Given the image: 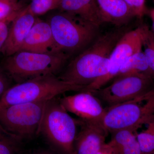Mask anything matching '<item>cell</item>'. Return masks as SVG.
Masks as SVG:
<instances>
[{
    "label": "cell",
    "mask_w": 154,
    "mask_h": 154,
    "mask_svg": "<svg viewBox=\"0 0 154 154\" xmlns=\"http://www.w3.org/2000/svg\"><path fill=\"white\" fill-rule=\"evenodd\" d=\"M127 31L119 28L100 36L66 66L60 79L85 88L105 75L111 52Z\"/></svg>",
    "instance_id": "cell-1"
},
{
    "label": "cell",
    "mask_w": 154,
    "mask_h": 154,
    "mask_svg": "<svg viewBox=\"0 0 154 154\" xmlns=\"http://www.w3.org/2000/svg\"><path fill=\"white\" fill-rule=\"evenodd\" d=\"M69 55L62 52L40 53L19 51L6 57L2 68L17 83L42 76L61 72Z\"/></svg>",
    "instance_id": "cell-2"
},
{
    "label": "cell",
    "mask_w": 154,
    "mask_h": 154,
    "mask_svg": "<svg viewBox=\"0 0 154 154\" xmlns=\"http://www.w3.org/2000/svg\"><path fill=\"white\" fill-rule=\"evenodd\" d=\"M85 88L57 75L36 77L10 87L0 98V110L17 104L49 100L70 91L80 92Z\"/></svg>",
    "instance_id": "cell-3"
},
{
    "label": "cell",
    "mask_w": 154,
    "mask_h": 154,
    "mask_svg": "<svg viewBox=\"0 0 154 154\" xmlns=\"http://www.w3.org/2000/svg\"><path fill=\"white\" fill-rule=\"evenodd\" d=\"M59 97L56 96L48 101L38 134L42 135L60 153L74 154L78 121L64 108Z\"/></svg>",
    "instance_id": "cell-4"
},
{
    "label": "cell",
    "mask_w": 154,
    "mask_h": 154,
    "mask_svg": "<svg viewBox=\"0 0 154 154\" xmlns=\"http://www.w3.org/2000/svg\"><path fill=\"white\" fill-rule=\"evenodd\" d=\"M106 108L102 123L108 132L125 129L137 131L154 119V88L134 99Z\"/></svg>",
    "instance_id": "cell-5"
},
{
    "label": "cell",
    "mask_w": 154,
    "mask_h": 154,
    "mask_svg": "<svg viewBox=\"0 0 154 154\" xmlns=\"http://www.w3.org/2000/svg\"><path fill=\"white\" fill-rule=\"evenodd\" d=\"M58 52L69 54L79 51L93 41L98 28L66 13L53 14L47 20Z\"/></svg>",
    "instance_id": "cell-6"
},
{
    "label": "cell",
    "mask_w": 154,
    "mask_h": 154,
    "mask_svg": "<svg viewBox=\"0 0 154 154\" xmlns=\"http://www.w3.org/2000/svg\"><path fill=\"white\" fill-rule=\"evenodd\" d=\"M48 100L17 104L0 110V125L23 140L34 137L39 134Z\"/></svg>",
    "instance_id": "cell-7"
},
{
    "label": "cell",
    "mask_w": 154,
    "mask_h": 154,
    "mask_svg": "<svg viewBox=\"0 0 154 154\" xmlns=\"http://www.w3.org/2000/svg\"><path fill=\"white\" fill-rule=\"evenodd\" d=\"M154 78L134 74L113 80L109 85L91 92L107 107L124 103L144 94L154 88Z\"/></svg>",
    "instance_id": "cell-8"
},
{
    "label": "cell",
    "mask_w": 154,
    "mask_h": 154,
    "mask_svg": "<svg viewBox=\"0 0 154 154\" xmlns=\"http://www.w3.org/2000/svg\"><path fill=\"white\" fill-rule=\"evenodd\" d=\"M145 26H139L124 33L111 52L106 74L87 86L82 91L92 92L105 87L115 79L122 66L128 57L142 51Z\"/></svg>",
    "instance_id": "cell-9"
},
{
    "label": "cell",
    "mask_w": 154,
    "mask_h": 154,
    "mask_svg": "<svg viewBox=\"0 0 154 154\" xmlns=\"http://www.w3.org/2000/svg\"><path fill=\"white\" fill-rule=\"evenodd\" d=\"M59 99L66 110L76 116L79 119L102 123L106 108L91 92L81 91L74 95L60 96Z\"/></svg>",
    "instance_id": "cell-10"
},
{
    "label": "cell",
    "mask_w": 154,
    "mask_h": 154,
    "mask_svg": "<svg viewBox=\"0 0 154 154\" xmlns=\"http://www.w3.org/2000/svg\"><path fill=\"white\" fill-rule=\"evenodd\" d=\"M80 129L74 143V154H96L105 144L109 132L102 123L77 119Z\"/></svg>",
    "instance_id": "cell-11"
},
{
    "label": "cell",
    "mask_w": 154,
    "mask_h": 154,
    "mask_svg": "<svg viewBox=\"0 0 154 154\" xmlns=\"http://www.w3.org/2000/svg\"><path fill=\"white\" fill-rule=\"evenodd\" d=\"M37 17L25 7L15 17L11 24L8 39L2 53L6 57L21 50L23 43Z\"/></svg>",
    "instance_id": "cell-12"
},
{
    "label": "cell",
    "mask_w": 154,
    "mask_h": 154,
    "mask_svg": "<svg viewBox=\"0 0 154 154\" xmlns=\"http://www.w3.org/2000/svg\"><path fill=\"white\" fill-rule=\"evenodd\" d=\"M21 50L40 53L58 52L52 30L47 21L36 18Z\"/></svg>",
    "instance_id": "cell-13"
},
{
    "label": "cell",
    "mask_w": 154,
    "mask_h": 154,
    "mask_svg": "<svg viewBox=\"0 0 154 154\" xmlns=\"http://www.w3.org/2000/svg\"><path fill=\"white\" fill-rule=\"evenodd\" d=\"M58 10L96 28L105 23L96 0H61Z\"/></svg>",
    "instance_id": "cell-14"
},
{
    "label": "cell",
    "mask_w": 154,
    "mask_h": 154,
    "mask_svg": "<svg viewBox=\"0 0 154 154\" xmlns=\"http://www.w3.org/2000/svg\"><path fill=\"white\" fill-rule=\"evenodd\" d=\"M96 2L105 22L121 27L135 17L123 0H96Z\"/></svg>",
    "instance_id": "cell-15"
},
{
    "label": "cell",
    "mask_w": 154,
    "mask_h": 154,
    "mask_svg": "<svg viewBox=\"0 0 154 154\" xmlns=\"http://www.w3.org/2000/svg\"><path fill=\"white\" fill-rule=\"evenodd\" d=\"M137 131L132 129L121 130L113 132L108 143L115 154H142L137 138Z\"/></svg>",
    "instance_id": "cell-16"
},
{
    "label": "cell",
    "mask_w": 154,
    "mask_h": 154,
    "mask_svg": "<svg viewBox=\"0 0 154 154\" xmlns=\"http://www.w3.org/2000/svg\"><path fill=\"white\" fill-rule=\"evenodd\" d=\"M134 74L148 75L152 77L148 62L142 51L136 53L127 59L113 80Z\"/></svg>",
    "instance_id": "cell-17"
},
{
    "label": "cell",
    "mask_w": 154,
    "mask_h": 154,
    "mask_svg": "<svg viewBox=\"0 0 154 154\" xmlns=\"http://www.w3.org/2000/svg\"><path fill=\"white\" fill-rule=\"evenodd\" d=\"M22 140L0 125V154H20Z\"/></svg>",
    "instance_id": "cell-18"
},
{
    "label": "cell",
    "mask_w": 154,
    "mask_h": 154,
    "mask_svg": "<svg viewBox=\"0 0 154 154\" xmlns=\"http://www.w3.org/2000/svg\"><path fill=\"white\" fill-rule=\"evenodd\" d=\"M146 128L136 134L142 154H153L154 153V119L149 122Z\"/></svg>",
    "instance_id": "cell-19"
},
{
    "label": "cell",
    "mask_w": 154,
    "mask_h": 154,
    "mask_svg": "<svg viewBox=\"0 0 154 154\" xmlns=\"http://www.w3.org/2000/svg\"><path fill=\"white\" fill-rule=\"evenodd\" d=\"M61 0H31L27 8L36 17L58 9Z\"/></svg>",
    "instance_id": "cell-20"
},
{
    "label": "cell",
    "mask_w": 154,
    "mask_h": 154,
    "mask_svg": "<svg viewBox=\"0 0 154 154\" xmlns=\"http://www.w3.org/2000/svg\"><path fill=\"white\" fill-rule=\"evenodd\" d=\"M148 62L152 76L154 79V34L147 26H145L143 48Z\"/></svg>",
    "instance_id": "cell-21"
},
{
    "label": "cell",
    "mask_w": 154,
    "mask_h": 154,
    "mask_svg": "<svg viewBox=\"0 0 154 154\" xmlns=\"http://www.w3.org/2000/svg\"><path fill=\"white\" fill-rule=\"evenodd\" d=\"M25 7L21 0H0V20L21 11Z\"/></svg>",
    "instance_id": "cell-22"
},
{
    "label": "cell",
    "mask_w": 154,
    "mask_h": 154,
    "mask_svg": "<svg viewBox=\"0 0 154 154\" xmlns=\"http://www.w3.org/2000/svg\"><path fill=\"white\" fill-rule=\"evenodd\" d=\"M22 10L14 13L5 19L0 20V53H2V50L8 39L12 22Z\"/></svg>",
    "instance_id": "cell-23"
},
{
    "label": "cell",
    "mask_w": 154,
    "mask_h": 154,
    "mask_svg": "<svg viewBox=\"0 0 154 154\" xmlns=\"http://www.w3.org/2000/svg\"><path fill=\"white\" fill-rule=\"evenodd\" d=\"M10 79L7 73L4 71L2 67H0V98L2 97L11 86Z\"/></svg>",
    "instance_id": "cell-24"
},
{
    "label": "cell",
    "mask_w": 154,
    "mask_h": 154,
    "mask_svg": "<svg viewBox=\"0 0 154 154\" xmlns=\"http://www.w3.org/2000/svg\"><path fill=\"white\" fill-rule=\"evenodd\" d=\"M146 0H132V11L135 17L141 18L146 12Z\"/></svg>",
    "instance_id": "cell-25"
},
{
    "label": "cell",
    "mask_w": 154,
    "mask_h": 154,
    "mask_svg": "<svg viewBox=\"0 0 154 154\" xmlns=\"http://www.w3.org/2000/svg\"><path fill=\"white\" fill-rule=\"evenodd\" d=\"M96 154H115V153L113 147L108 143L102 146Z\"/></svg>",
    "instance_id": "cell-26"
},
{
    "label": "cell",
    "mask_w": 154,
    "mask_h": 154,
    "mask_svg": "<svg viewBox=\"0 0 154 154\" xmlns=\"http://www.w3.org/2000/svg\"><path fill=\"white\" fill-rule=\"evenodd\" d=\"M33 154H55L53 153H52V152H49L42 151V152H38L35 153H33Z\"/></svg>",
    "instance_id": "cell-27"
},
{
    "label": "cell",
    "mask_w": 154,
    "mask_h": 154,
    "mask_svg": "<svg viewBox=\"0 0 154 154\" xmlns=\"http://www.w3.org/2000/svg\"><path fill=\"white\" fill-rule=\"evenodd\" d=\"M149 14L151 17H154V9L150 11Z\"/></svg>",
    "instance_id": "cell-28"
},
{
    "label": "cell",
    "mask_w": 154,
    "mask_h": 154,
    "mask_svg": "<svg viewBox=\"0 0 154 154\" xmlns=\"http://www.w3.org/2000/svg\"><path fill=\"white\" fill-rule=\"evenodd\" d=\"M152 21V32L154 34V17H151Z\"/></svg>",
    "instance_id": "cell-29"
},
{
    "label": "cell",
    "mask_w": 154,
    "mask_h": 154,
    "mask_svg": "<svg viewBox=\"0 0 154 154\" xmlns=\"http://www.w3.org/2000/svg\"><path fill=\"white\" fill-rule=\"evenodd\" d=\"M153 154H154V153Z\"/></svg>",
    "instance_id": "cell-30"
}]
</instances>
